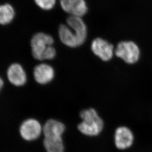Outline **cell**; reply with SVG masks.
<instances>
[{
  "label": "cell",
  "mask_w": 152,
  "mask_h": 152,
  "mask_svg": "<svg viewBox=\"0 0 152 152\" xmlns=\"http://www.w3.org/2000/svg\"><path fill=\"white\" fill-rule=\"evenodd\" d=\"M53 43V38L49 34L40 32L34 35L31 40L33 57L39 61L54 59L56 51L52 46Z\"/></svg>",
  "instance_id": "cell-1"
},
{
  "label": "cell",
  "mask_w": 152,
  "mask_h": 152,
  "mask_svg": "<svg viewBox=\"0 0 152 152\" xmlns=\"http://www.w3.org/2000/svg\"><path fill=\"white\" fill-rule=\"evenodd\" d=\"M82 122L78 125V129L82 134L89 136L99 134L103 129V122L93 108L84 109L80 113Z\"/></svg>",
  "instance_id": "cell-2"
},
{
  "label": "cell",
  "mask_w": 152,
  "mask_h": 152,
  "mask_svg": "<svg viewBox=\"0 0 152 152\" xmlns=\"http://www.w3.org/2000/svg\"><path fill=\"white\" fill-rule=\"evenodd\" d=\"M115 54L126 63H136L140 56V50L137 45L132 42H120L115 49Z\"/></svg>",
  "instance_id": "cell-3"
},
{
  "label": "cell",
  "mask_w": 152,
  "mask_h": 152,
  "mask_svg": "<svg viewBox=\"0 0 152 152\" xmlns=\"http://www.w3.org/2000/svg\"><path fill=\"white\" fill-rule=\"evenodd\" d=\"M20 135L26 141H33L40 136L42 129L40 123L34 119H27L20 126Z\"/></svg>",
  "instance_id": "cell-4"
},
{
  "label": "cell",
  "mask_w": 152,
  "mask_h": 152,
  "mask_svg": "<svg viewBox=\"0 0 152 152\" xmlns=\"http://www.w3.org/2000/svg\"><path fill=\"white\" fill-rule=\"evenodd\" d=\"M91 48L94 54L103 61H108L113 55V45L102 38L94 39L91 43Z\"/></svg>",
  "instance_id": "cell-5"
},
{
  "label": "cell",
  "mask_w": 152,
  "mask_h": 152,
  "mask_svg": "<svg viewBox=\"0 0 152 152\" xmlns=\"http://www.w3.org/2000/svg\"><path fill=\"white\" fill-rule=\"evenodd\" d=\"M60 5L70 16L82 17L88 12L85 0H60Z\"/></svg>",
  "instance_id": "cell-6"
},
{
  "label": "cell",
  "mask_w": 152,
  "mask_h": 152,
  "mask_svg": "<svg viewBox=\"0 0 152 152\" xmlns=\"http://www.w3.org/2000/svg\"><path fill=\"white\" fill-rule=\"evenodd\" d=\"M59 36L62 43L69 48H75L82 45L76 32L67 25L59 26Z\"/></svg>",
  "instance_id": "cell-7"
},
{
  "label": "cell",
  "mask_w": 152,
  "mask_h": 152,
  "mask_svg": "<svg viewBox=\"0 0 152 152\" xmlns=\"http://www.w3.org/2000/svg\"><path fill=\"white\" fill-rule=\"evenodd\" d=\"M34 77L36 82L45 85L50 82L54 77V69L47 64H40L36 66L34 69Z\"/></svg>",
  "instance_id": "cell-8"
},
{
  "label": "cell",
  "mask_w": 152,
  "mask_h": 152,
  "mask_svg": "<svg viewBox=\"0 0 152 152\" xmlns=\"http://www.w3.org/2000/svg\"><path fill=\"white\" fill-rule=\"evenodd\" d=\"M7 75L9 81L15 86H23L27 82L26 72L19 64L13 63L10 66Z\"/></svg>",
  "instance_id": "cell-9"
},
{
  "label": "cell",
  "mask_w": 152,
  "mask_h": 152,
  "mask_svg": "<svg viewBox=\"0 0 152 152\" xmlns=\"http://www.w3.org/2000/svg\"><path fill=\"white\" fill-rule=\"evenodd\" d=\"M134 135L131 130L125 126H121L116 131L115 145L119 149H125L132 145Z\"/></svg>",
  "instance_id": "cell-10"
},
{
  "label": "cell",
  "mask_w": 152,
  "mask_h": 152,
  "mask_svg": "<svg viewBox=\"0 0 152 152\" xmlns=\"http://www.w3.org/2000/svg\"><path fill=\"white\" fill-rule=\"evenodd\" d=\"M66 24L76 32L79 40L83 45L87 39V29L82 17L70 15L66 19Z\"/></svg>",
  "instance_id": "cell-11"
},
{
  "label": "cell",
  "mask_w": 152,
  "mask_h": 152,
  "mask_svg": "<svg viewBox=\"0 0 152 152\" xmlns=\"http://www.w3.org/2000/svg\"><path fill=\"white\" fill-rule=\"evenodd\" d=\"M66 127L63 123L54 119L47 121L42 128L45 137H62Z\"/></svg>",
  "instance_id": "cell-12"
},
{
  "label": "cell",
  "mask_w": 152,
  "mask_h": 152,
  "mask_svg": "<svg viewBox=\"0 0 152 152\" xmlns=\"http://www.w3.org/2000/svg\"><path fill=\"white\" fill-rule=\"evenodd\" d=\"M43 145L46 152H64L62 137H45Z\"/></svg>",
  "instance_id": "cell-13"
},
{
  "label": "cell",
  "mask_w": 152,
  "mask_h": 152,
  "mask_svg": "<svg viewBox=\"0 0 152 152\" xmlns=\"http://www.w3.org/2000/svg\"><path fill=\"white\" fill-rule=\"evenodd\" d=\"M15 16V10L11 4H5L0 7V23L2 25L9 24Z\"/></svg>",
  "instance_id": "cell-14"
},
{
  "label": "cell",
  "mask_w": 152,
  "mask_h": 152,
  "mask_svg": "<svg viewBox=\"0 0 152 152\" xmlns=\"http://www.w3.org/2000/svg\"><path fill=\"white\" fill-rule=\"evenodd\" d=\"M34 1L40 9L43 10H49L54 7L56 0H34Z\"/></svg>",
  "instance_id": "cell-15"
},
{
  "label": "cell",
  "mask_w": 152,
  "mask_h": 152,
  "mask_svg": "<svg viewBox=\"0 0 152 152\" xmlns=\"http://www.w3.org/2000/svg\"><path fill=\"white\" fill-rule=\"evenodd\" d=\"M1 83V84H0V86H1V88H2V87H3V80H2V79H1V83Z\"/></svg>",
  "instance_id": "cell-16"
}]
</instances>
